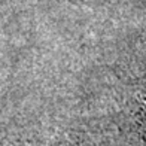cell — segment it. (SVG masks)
Segmentation results:
<instances>
[{
    "label": "cell",
    "mask_w": 146,
    "mask_h": 146,
    "mask_svg": "<svg viewBox=\"0 0 146 146\" xmlns=\"http://www.w3.org/2000/svg\"><path fill=\"white\" fill-rule=\"evenodd\" d=\"M67 2H72V3H78L79 0H67Z\"/></svg>",
    "instance_id": "1"
}]
</instances>
